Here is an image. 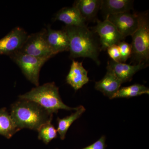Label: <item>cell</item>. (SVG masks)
Listing matches in <instances>:
<instances>
[{
  "mask_svg": "<svg viewBox=\"0 0 149 149\" xmlns=\"http://www.w3.org/2000/svg\"><path fill=\"white\" fill-rule=\"evenodd\" d=\"M105 137L102 136L94 143L82 149H105Z\"/></svg>",
  "mask_w": 149,
  "mask_h": 149,
  "instance_id": "cell-23",
  "label": "cell"
},
{
  "mask_svg": "<svg viewBox=\"0 0 149 149\" xmlns=\"http://www.w3.org/2000/svg\"><path fill=\"white\" fill-rule=\"evenodd\" d=\"M28 36L27 32L21 27L14 28L6 36L0 39V55L10 56L19 51Z\"/></svg>",
  "mask_w": 149,
  "mask_h": 149,
  "instance_id": "cell-9",
  "label": "cell"
},
{
  "mask_svg": "<svg viewBox=\"0 0 149 149\" xmlns=\"http://www.w3.org/2000/svg\"><path fill=\"white\" fill-rule=\"evenodd\" d=\"M149 94L148 88L141 84H134L128 87L120 88L115 95L113 99L119 98H129L142 95L144 94L149 95Z\"/></svg>",
  "mask_w": 149,
  "mask_h": 149,
  "instance_id": "cell-19",
  "label": "cell"
},
{
  "mask_svg": "<svg viewBox=\"0 0 149 149\" xmlns=\"http://www.w3.org/2000/svg\"><path fill=\"white\" fill-rule=\"evenodd\" d=\"M147 66L144 63L131 65L111 60L108 62L107 69L110 70L123 83L130 81L136 72Z\"/></svg>",
  "mask_w": 149,
  "mask_h": 149,
  "instance_id": "cell-10",
  "label": "cell"
},
{
  "mask_svg": "<svg viewBox=\"0 0 149 149\" xmlns=\"http://www.w3.org/2000/svg\"><path fill=\"white\" fill-rule=\"evenodd\" d=\"M19 130L6 109H0V135L10 139Z\"/></svg>",
  "mask_w": 149,
  "mask_h": 149,
  "instance_id": "cell-17",
  "label": "cell"
},
{
  "mask_svg": "<svg viewBox=\"0 0 149 149\" xmlns=\"http://www.w3.org/2000/svg\"><path fill=\"white\" fill-rule=\"evenodd\" d=\"M93 29L94 32L100 36L101 49L103 50L113 45H118L124 39L114 25L106 18L104 21H98Z\"/></svg>",
  "mask_w": 149,
  "mask_h": 149,
  "instance_id": "cell-7",
  "label": "cell"
},
{
  "mask_svg": "<svg viewBox=\"0 0 149 149\" xmlns=\"http://www.w3.org/2000/svg\"><path fill=\"white\" fill-rule=\"evenodd\" d=\"M138 14L139 24L136 31L131 35V57L136 64L148 65L149 59V21L148 13Z\"/></svg>",
  "mask_w": 149,
  "mask_h": 149,
  "instance_id": "cell-4",
  "label": "cell"
},
{
  "mask_svg": "<svg viewBox=\"0 0 149 149\" xmlns=\"http://www.w3.org/2000/svg\"><path fill=\"white\" fill-rule=\"evenodd\" d=\"M106 18L114 25L124 39L132 35L139 24L138 14L131 13L130 12L107 15Z\"/></svg>",
  "mask_w": 149,
  "mask_h": 149,
  "instance_id": "cell-8",
  "label": "cell"
},
{
  "mask_svg": "<svg viewBox=\"0 0 149 149\" xmlns=\"http://www.w3.org/2000/svg\"><path fill=\"white\" fill-rule=\"evenodd\" d=\"M118 45L120 51L121 63H124L131 57L132 53L131 45L124 41H121L118 44Z\"/></svg>",
  "mask_w": 149,
  "mask_h": 149,
  "instance_id": "cell-21",
  "label": "cell"
},
{
  "mask_svg": "<svg viewBox=\"0 0 149 149\" xmlns=\"http://www.w3.org/2000/svg\"><path fill=\"white\" fill-rule=\"evenodd\" d=\"M88 72L83 66V62L72 61L66 82L75 91L81 89L89 81Z\"/></svg>",
  "mask_w": 149,
  "mask_h": 149,
  "instance_id": "cell-12",
  "label": "cell"
},
{
  "mask_svg": "<svg viewBox=\"0 0 149 149\" xmlns=\"http://www.w3.org/2000/svg\"><path fill=\"white\" fill-rule=\"evenodd\" d=\"M29 55L50 59L55 56L48 45L45 38V29L28 35L19 51Z\"/></svg>",
  "mask_w": 149,
  "mask_h": 149,
  "instance_id": "cell-6",
  "label": "cell"
},
{
  "mask_svg": "<svg viewBox=\"0 0 149 149\" xmlns=\"http://www.w3.org/2000/svg\"><path fill=\"white\" fill-rule=\"evenodd\" d=\"M19 99L35 102L51 114L57 113L59 110H76L77 107L68 106L62 100L58 88L54 82L37 86L29 92L19 96Z\"/></svg>",
  "mask_w": 149,
  "mask_h": 149,
  "instance_id": "cell-3",
  "label": "cell"
},
{
  "mask_svg": "<svg viewBox=\"0 0 149 149\" xmlns=\"http://www.w3.org/2000/svg\"><path fill=\"white\" fill-rule=\"evenodd\" d=\"M134 1L131 0H102L100 9L105 16L130 12Z\"/></svg>",
  "mask_w": 149,
  "mask_h": 149,
  "instance_id": "cell-15",
  "label": "cell"
},
{
  "mask_svg": "<svg viewBox=\"0 0 149 149\" xmlns=\"http://www.w3.org/2000/svg\"><path fill=\"white\" fill-rule=\"evenodd\" d=\"M63 29L68 36L71 58H89L100 64V48L93 32L87 26H65Z\"/></svg>",
  "mask_w": 149,
  "mask_h": 149,
  "instance_id": "cell-2",
  "label": "cell"
},
{
  "mask_svg": "<svg viewBox=\"0 0 149 149\" xmlns=\"http://www.w3.org/2000/svg\"><path fill=\"white\" fill-rule=\"evenodd\" d=\"M107 53L112 60L116 62L121 63L120 55L118 45H113L107 49Z\"/></svg>",
  "mask_w": 149,
  "mask_h": 149,
  "instance_id": "cell-22",
  "label": "cell"
},
{
  "mask_svg": "<svg viewBox=\"0 0 149 149\" xmlns=\"http://www.w3.org/2000/svg\"><path fill=\"white\" fill-rule=\"evenodd\" d=\"M101 3L102 0H78L74 2L73 6L87 22L95 17L100 9Z\"/></svg>",
  "mask_w": 149,
  "mask_h": 149,
  "instance_id": "cell-16",
  "label": "cell"
},
{
  "mask_svg": "<svg viewBox=\"0 0 149 149\" xmlns=\"http://www.w3.org/2000/svg\"><path fill=\"white\" fill-rule=\"evenodd\" d=\"M9 56L20 68L27 80L36 85V87L39 86L40 70L49 59L36 57L19 51L15 52Z\"/></svg>",
  "mask_w": 149,
  "mask_h": 149,
  "instance_id": "cell-5",
  "label": "cell"
},
{
  "mask_svg": "<svg viewBox=\"0 0 149 149\" xmlns=\"http://www.w3.org/2000/svg\"><path fill=\"white\" fill-rule=\"evenodd\" d=\"M55 20L62 22L68 26H86V21L81 16L79 11L72 6V7L62 8L56 13Z\"/></svg>",
  "mask_w": 149,
  "mask_h": 149,
  "instance_id": "cell-14",
  "label": "cell"
},
{
  "mask_svg": "<svg viewBox=\"0 0 149 149\" xmlns=\"http://www.w3.org/2000/svg\"><path fill=\"white\" fill-rule=\"evenodd\" d=\"M107 70L104 77L101 80L96 82L95 88L102 93L104 95L112 99L122 83L110 70Z\"/></svg>",
  "mask_w": 149,
  "mask_h": 149,
  "instance_id": "cell-13",
  "label": "cell"
},
{
  "mask_svg": "<svg viewBox=\"0 0 149 149\" xmlns=\"http://www.w3.org/2000/svg\"><path fill=\"white\" fill-rule=\"evenodd\" d=\"M45 38L48 45L54 55L59 53L69 51V40L64 29L54 30L48 27L45 29Z\"/></svg>",
  "mask_w": 149,
  "mask_h": 149,
  "instance_id": "cell-11",
  "label": "cell"
},
{
  "mask_svg": "<svg viewBox=\"0 0 149 149\" xmlns=\"http://www.w3.org/2000/svg\"><path fill=\"white\" fill-rule=\"evenodd\" d=\"M85 109L83 106L77 107L75 112L69 116L63 118H58V127L57 131L61 139L63 140L65 139L67 132L72 123L79 118L85 112Z\"/></svg>",
  "mask_w": 149,
  "mask_h": 149,
  "instance_id": "cell-18",
  "label": "cell"
},
{
  "mask_svg": "<svg viewBox=\"0 0 149 149\" xmlns=\"http://www.w3.org/2000/svg\"><path fill=\"white\" fill-rule=\"evenodd\" d=\"M10 114L19 130L27 128L36 131L52 122L53 116L35 102L21 99L12 104Z\"/></svg>",
  "mask_w": 149,
  "mask_h": 149,
  "instance_id": "cell-1",
  "label": "cell"
},
{
  "mask_svg": "<svg viewBox=\"0 0 149 149\" xmlns=\"http://www.w3.org/2000/svg\"><path fill=\"white\" fill-rule=\"evenodd\" d=\"M51 122L44 124L37 131L38 139L42 140L46 144L49 143L58 136L57 131Z\"/></svg>",
  "mask_w": 149,
  "mask_h": 149,
  "instance_id": "cell-20",
  "label": "cell"
}]
</instances>
